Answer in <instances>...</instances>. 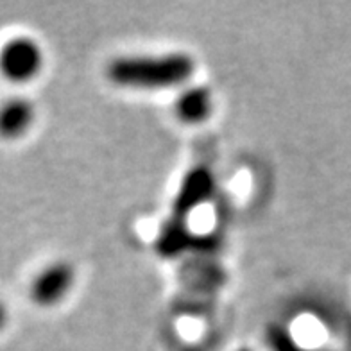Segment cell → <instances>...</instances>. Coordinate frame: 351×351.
Instances as JSON below:
<instances>
[{"label": "cell", "mask_w": 351, "mask_h": 351, "mask_svg": "<svg viewBox=\"0 0 351 351\" xmlns=\"http://www.w3.org/2000/svg\"><path fill=\"white\" fill-rule=\"evenodd\" d=\"M45 51L36 38L14 34L0 45V75L13 84H27L42 74Z\"/></svg>", "instance_id": "cell-2"}, {"label": "cell", "mask_w": 351, "mask_h": 351, "mask_svg": "<svg viewBox=\"0 0 351 351\" xmlns=\"http://www.w3.org/2000/svg\"><path fill=\"white\" fill-rule=\"evenodd\" d=\"M36 122V104L25 95H11L0 102V138H23Z\"/></svg>", "instance_id": "cell-4"}, {"label": "cell", "mask_w": 351, "mask_h": 351, "mask_svg": "<svg viewBox=\"0 0 351 351\" xmlns=\"http://www.w3.org/2000/svg\"><path fill=\"white\" fill-rule=\"evenodd\" d=\"M213 189V180L208 169H195L189 174L183 185H181L180 194L176 197V210L180 213H185L189 210L195 208L204 199L208 197Z\"/></svg>", "instance_id": "cell-6"}, {"label": "cell", "mask_w": 351, "mask_h": 351, "mask_svg": "<svg viewBox=\"0 0 351 351\" xmlns=\"http://www.w3.org/2000/svg\"><path fill=\"white\" fill-rule=\"evenodd\" d=\"M74 283V265L69 260H56L38 271L29 285V298L40 308H54L66 300Z\"/></svg>", "instance_id": "cell-3"}, {"label": "cell", "mask_w": 351, "mask_h": 351, "mask_svg": "<svg viewBox=\"0 0 351 351\" xmlns=\"http://www.w3.org/2000/svg\"><path fill=\"white\" fill-rule=\"evenodd\" d=\"M213 113L212 90L203 84L185 88L174 102L176 119L183 124L199 125L206 122Z\"/></svg>", "instance_id": "cell-5"}, {"label": "cell", "mask_w": 351, "mask_h": 351, "mask_svg": "<svg viewBox=\"0 0 351 351\" xmlns=\"http://www.w3.org/2000/svg\"><path fill=\"white\" fill-rule=\"evenodd\" d=\"M195 72L194 58L186 52L151 56H121L110 61L106 75L111 83L131 90H169L183 86Z\"/></svg>", "instance_id": "cell-1"}, {"label": "cell", "mask_w": 351, "mask_h": 351, "mask_svg": "<svg viewBox=\"0 0 351 351\" xmlns=\"http://www.w3.org/2000/svg\"><path fill=\"white\" fill-rule=\"evenodd\" d=\"M10 323V308L5 305V301L0 298V332Z\"/></svg>", "instance_id": "cell-7"}]
</instances>
